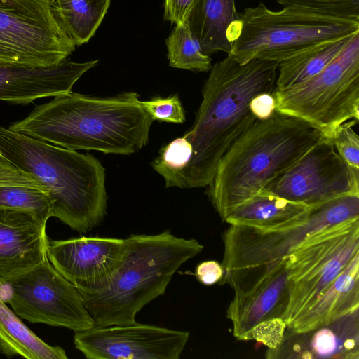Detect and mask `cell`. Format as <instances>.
I'll use <instances>...</instances> for the list:
<instances>
[{"label": "cell", "mask_w": 359, "mask_h": 359, "mask_svg": "<svg viewBox=\"0 0 359 359\" xmlns=\"http://www.w3.org/2000/svg\"><path fill=\"white\" fill-rule=\"evenodd\" d=\"M185 23L203 53L228 54L239 29L240 15L235 0H196Z\"/></svg>", "instance_id": "obj_19"}, {"label": "cell", "mask_w": 359, "mask_h": 359, "mask_svg": "<svg viewBox=\"0 0 359 359\" xmlns=\"http://www.w3.org/2000/svg\"><path fill=\"white\" fill-rule=\"evenodd\" d=\"M125 239L81 236L48 239L47 257L54 268L78 290L102 288L116 270Z\"/></svg>", "instance_id": "obj_14"}, {"label": "cell", "mask_w": 359, "mask_h": 359, "mask_svg": "<svg viewBox=\"0 0 359 359\" xmlns=\"http://www.w3.org/2000/svg\"><path fill=\"white\" fill-rule=\"evenodd\" d=\"M0 153L47 194L52 217L86 233L107 212L105 170L90 154L57 147L0 126Z\"/></svg>", "instance_id": "obj_3"}, {"label": "cell", "mask_w": 359, "mask_h": 359, "mask_svg": "<svg viewBox=\"0 0 359 359\" xmlns=\"http://www.w3.org/2000/svg\"><path fill=\"white\" fill-rule=\"evenodd\" d=\"M278 67L260 59L241 65L229 55L212 66L195 121L184 135L192 147L191 158L166 188L210 185L223 155L257 119L249 107L251 100L274 91Z\"/></svg>", "instance_id": "obj_1"}, {"label": "cell", "mask_w": 359, "mask_h": 359, "mask_svg": "<svg viewBox=\"0 0 359 359\" xmlns=\"http://www.w3.org/2000/svg\"><path fill=\"white\" fill-rule=\"evenodd\" d=\"M0 207L32 212L46 222L52 217L49 198L37 187L0 186Z\"/></svg>", "instance_id": "obj_26"}, {"label": "cell", "mask_w": 359, "mask_h": 359, "mask_svg": "<svg viewBox=\"0 0 359 359\" xmlns=\"http://www.w3.org/2000/svg\"><path fill=\"white\" fill-rule=\"evenodd\" d=\"M4 185H20L41 189L27 175L2 156L0 158V186Z\"/></svg>", "instance_id": "obj_31"}, {"label": "cell", "mask_w": 359, "mask_h": 359, "mask_svg": "<svg viewBox=\"0 0 359 359\" xmlns=\"http://www.w3.org/2000/svg\"><path fill=\"white\" fill-rule=\"evenodd\" d=\"M141 104L153 121L174 123L185 121V112L178 95L168 97H154Z\"/></svg>", "instance_id": "obj_28"}, {"label": "cell", "mask_w": 359, "mask_h": 359, "mask_svg": "<svg viewBox=\"0 0 359 359\" xmlns=\"http://www.w3.org/2000/svg\"><path fill=\"white\" fill-rule=\"evenodd\" d=\"M66 59L50 67H25L0 64V100L27 104L47 97L72 92L79 79L98 64Z\"/></svg>", "instance_id": "obj_17"}, {"label": "cell", "mask_w": 359, "mask_h": 359, "mask_svg": "<svg viewBox=\"0 0 359 359\" xmlns=\"http://www.w3.org/2000/svg\"><path fill=\"white\" fill-rule=\"evenodd\" d=\"M353 34L319 43L278 63L274 91L293 88L320 73L340 53Z\"/></svg>", "instance_id": "obj_24"}, {"label": "cell", "mask_w": 359, "mask_h": 359, "mask_svg": "<svg viewBox=\"0 0 359 359\" xmlns=\"http://www.w3.org/2000/svg\"><path fill=\"white\" fill-rule=\"evenodd\" d=\"M203 249L197 240L179 238L170 231L133 234L125 239L121 260L106 285L78 290L96 325L135 323L136 314L164 294L177 269Z\"/></svg>", "instance_id": "obj_5"}, {"label": "cell", "mask_w": 359, "mask_h": 359, "mask_svg": "<svg viewBox=\"0 0 359 359\" xmlns=\"http://www.w3.org/2000/svg\"><path fill=\"white\" fill-rule=\"evenodd\" d=\"M223 275L222 265L214 260L200 263L195 271V276L198 280L205 285H212L218 283L222 278Z\"/></svg>", "instance_id": "obj_33"}, {"label": "cell", "mask_w": 359, "mask_h": 359, "mask_svg": "<svg viewBox=\"0 0 359 359\" xmlns=\"http://www.w3.org/2000/svg\"><path fill=\"white\" fill-rule=\"evenodd\" d=\"M309 207L263 189L236 207L224 221L230 225L275 227L299 217Z\"/></svg>", "instance_id": "obj_21"}, {"label": "cell", "mask_w": 359, "mask_h": 359, "mask_svg": "<svg viewBox=\"0 0 359 359\" xmlns=\"http://www.w3.org/2000/svg\"><path fill=\"white\" fill-rule=\"evenodd\" d=\"M75 48L55 20L48 0H0V64L54 66Z\"/></svg>", "instance_id": "obj_10"}, {"label": "cell", "mask_w": 359, "mask_h": 359, "mask_svg": "<svg viewBox=\"0 0 359 359\" xmlns=\"http://www.w3.org/2000/svg\"><path fill=\"white\" fill-rule=\"evenodd\" d=\"M283 8L359 22V0H276Z\"/></svg>", "instance_id": "obj_27"}, {"label": "cell", "mask_w": 359, "mask_h": 359, "mask_svg": "<svg viewBox=\"0 0 359 359\" xmlns=\"http://www.w3.org/2000/svg\"><path fill=\"white\" fill-rule=\"evenodd\" d=\"M356 120H348L334 130L332 140L339 156L351 166L359 169V137L353 126Z\"/></svg>", "instance_id": "obj_29"}, {"label": "cell", "mask_w": 359, "mask_h": 359, "mask_svg": "<svg viewBox=\"0 0 359 359\" xmlns=\"http://www.w3.org/2000/svg\"><path fill=\"white\" fill-rule=\"evenodd\" d=\"M276 110L303 120L331 137L359 120V32L320 73L293 88L273 91Z\"/></svg>", "instance_id": "obj_8"}, {"label": "cell", "mask_w": 359, "mask_h": 359, "mask_svg": "<svg viewBox=\"0 0 359 359\" xmlns=\"http://www.w3.org/2000/svg\"><path fill=\"white\" fill-rule=\"evenodd\" d=\"M46 222L32 212L0 207V285L48 258Z\"/></svg>", "instance_id": "obj_16"}, {"label": "cell", "mask_w": 359, "mask_h": 359, "mask_svg": "<svg viewBox=\"0 0 359 359\" xmlns=\"http://www.w3.org/2000/svg\"><path fill=\"white\" fill-rule=\"evenodd\" d=\"M196 0H164L163 18L171 24L185 23Z\"/></svg>", "instance_id": "obj_32"}, {"label": "cell", "mask_w": 359, "mask_h": 359, "mask_svg": "<svg viewBox=\"0 0 359 359\" xmlns=\"http://www.w3.org/2000/svg\"><path fill=\"white\" fill-rule=\"evenodd\" d=\"M269 359H359V308L318 327H287L280 344L267 349Z\"/></svg>", "instance_id": "obj_15"}, {"label": "cell", "mask_w": 359, "mask_h": 359, "mask_svg": "<svg viewBox=\"0 0 359 359\" xmlns=\"http://www.w3.org/2000/svg\"><path fill=\"white\" fill-rule=\"evenodd\" d=\"M287 325L281 318H275L261 323L250 332L249 340H256L268 347L276 348L281 342Z\"/></svg>", "instance_id": "obj_30"}, {"label": "cell", "mask_w": 359, "mask_h": 359, "mask_svg": "<svg viewBox=\"0 0 359 359\" xmlns=\"http://www.w3.org/2000/svg\"><path fill=\"white\" fill-rule=\"evenodd\" d=\"M51 13L75 46L89 41L102 23L111 0H48Z\"/></svg>", "instance_id": "obj_23"}, {"label": "cell", "mask_w": 359, "mask_h": 359, "mask_svg": "<svg viewBox=\"0 0 359 359\" xmlns=\"http://www.w3.org/2000/svg\"><path fill=\"white\" fill-rule=\"evenodd\" d=\"M355 218L359 194H348L309 206L299 217L278 226L230 225L223 236L221 284H229L234 295L246 294L310 234Z\"/></svg>", "instance_id": "obj_6"}, {"label": "cell", "mask_w": 359, "mask_h": 359, "mask_svg": "<svg viewBox=\"0 0 359 359\" xmlns=\"http://www.w3.org/2000/svg\"><path fill=\"white\" fill-rule=\"evenodd\" d=\"M152 122L137 93L103 97L71 92L36 106L8 129L71 150L129 155L148 144Z\"/></svg>", "instance_id": "obj_2"}, {"label": "cell", "mask_w": 359, "mask_h": 359, "mask_svg": "<svg viewBox=\"0 0 359 359\" xmlns=\"http://www.w3.org/2000/svg\"><path fill=\"white\" fill-rule=\"evenodd\" d=\"M264 189L312 206L341 196L359 194V169L339 156L331 137H324Z\"/></svg>", "instance_id": "obj_12"}, {"label": "cell", "mask_w": 359, "mask_h": 359, "mask_svg": "<svg viewBox=\"0 0 359 359\" xmlns=\"http://www.w3.org/2000/svg\"><path fill=\"white\" fill-rule=\"evenodd\" d=\"M359 32V22L288 8L269 10L264 4L245 8L227 54L240 64L252 59L280 63L319 43Z\"/></svg>", "instance_id": "obj_7"}, {"label": "cell", "mask_w": 359, "mask_h": 359, "mask_svg": "<svg viewBox=\"0 0 359 359\" xmlns=\"http://www.w3.org/2000/svg\"><path fill=\"white\" fill-rule=\"evenodd\" d=\"M189 336L186 331L136 322L75 332L74 343L88 359H179Z\"/></svg>", "instance_id": "obj_13"}, {"label": "cell", "mask_w": 359, "mask_h": 359, "mask_svg": "<svg viewBox=\"0 0 359 359\" xmlns=\"http://www.w3.org/2000/svg\"><path fill=\"white\" fill-rule=\"evenodd\" d=\"M325 134L276 109L256 121L220 159L207 194L224 220L238 205L291 168Z\"/></svg>", "instance_id": "obj_4"}, {"label": "cell", "mask_w": 359, "mask_h": 359, "mask_svg": "<svg viewBox=\"0 0 359 359\" xmlns=\"http://www.w3.org/2000/svg\"><path fill=\"white\" fill-rule=\"evenodd\" d=\"M290 291L285 259L249 292L233 295L227 308V318L233 325V334L238 340H249L251 330L262 322L284 319Z\"/></svg>", "instance_id": "obj_18"}, {"label": "cell", "mask_w": 359, "mask_h": 359, "mask_svg": "<svg viewBox=\"0 0 359 359\" xmlns=\"http://www.w3.org/2000/svg\"><path fill=\"white\" fill-rule=\"evenodd\" d=\"M0 353L27 359H67L65 350L41 340L8 307L0 287Z\"/></svg>", "instance_id": "obj_22"}, {"label": "cell", "mask_w": 359, "mask_h": 359, "mask_svg": "<svg viewBox=\"0 0 359 359\" xmlns=\"http://www.w3.org/2000/svg\"><path fill=\"white\" fill-rule=\"evenodd\" d=\"M1 157H2V156H1V153H0V158H1Z\"/></svg>", "instance_id": "obj_35"}, {"label": "cell", "mask_w": 359, "mask_h": 359, "mask_svg": "<svg viewBox=\"0 0 359 359\" xmlns=\"http://www.w3.org/2000/svg\"><path fill=\"white\" fill-rule=\"evenodd\" d=\"M170 67L195 72H208L211 58L202 52L200 44L186 23H178L165 40Z\"/></svg>", "instance_id": "obj_25"}, {"label": "cell", "mask_w": 359, "mask_h": 359, "mask_svg": "<svg viewBox=\"0 0 359 359\" xmlns=\"http://www.w3.org/2000/svg\"><path fill=\"white\" fill-rule=\"evenodd\" d=\"M5 302L22 319L74 332L96 325L78 289L48 259L0 285Z\"/></svg>", "instance_id": "obj_11"}, {"label": "cell", "mask_w": 359, "mask_h": 359, "mask_svg": "<svg viewBox=\"0 0 359 359\" xmlns=\"http://www.w3.org/2000/svg\"><path fill=\"white\" fill-rule=\"evenodd\" d=\"M359 254V218L318 230L293 248L285 259L290 297L283 320L289 327Z\"/></svg>", "instance_id": "obj_9"}, {"label": "cell", "mask_w": 359, "mask_h": 359, "mask_svg": "<svg viewBox=\"0 0 359 359\" xmlns=\"http://www.w3.org/2000/svg\"><path fill=\"white\" fill-rule=\"evenodd\" d=\"M249 107L257 119L269 118L276 109L273 93H263L255 95L251 100Z\"/></svg>", "instance_id": "obj_34"}, {"label": "cell", "mask_w": 359, "mask_h": 359, "mask_svg": "<svg viewBox=\"0 0 359 359\" xmlns=\"http://www.w3.org/2000/svg\"><path fill=\"white\" fill-rule=\"evenodd\" d=\"M359 308V254L319 298L287 327L304 332L329 323Z\"/></svg>", "instance_id": "obj_20"}]
</instances>
